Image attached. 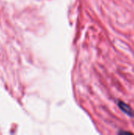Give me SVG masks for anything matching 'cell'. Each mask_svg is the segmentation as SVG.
Wrapping results in <instances>:
<instances>
[{
  "instance_id": "cell-1",
  "label": "cell",
  "mask_w": 134,
  "mask_h": 135,
  "mask_svg": "<svg viewBox=\"0 0 134 135\" xmlns=\"http://www.w3.org/2000/svg\"><path fill=\"white\" fill-rule=\"evenodd\" d=\"M118 107H119V108H121V110H122L123 112H125L126 114H127V115H130V116H133V112L132 108H131L128 104H125V103L122 102V101H119V102H118Z\"/></svg>"
}]
</instances>
